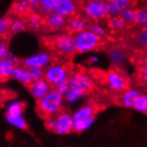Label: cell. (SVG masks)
Here are the masks:
<instances>
[{
  "label": "cell",
  "instance_id": "19",
  "mask_svg": "<svg viewBox=\"0 0 147 147\" xmlns=\"http://www.w3.org/2000/svg\"><path fill=\"white\" fill-rule=\"evenodd\" d=\"M43 22H44V19L43 16L39 12L35 13H30V14L27 17V21H26V24L30 29H38L40 28Z\"/></svg>",
  "mask_w": 147,
  "mask_h": 147
},
{
  "label": "cell",
  "instance_id": "34",
  "mask_svg": "<svg viewBox=\"0 0 147 147\" xmlns=\"http://www.w3.org/2000/svg\"><path fill=\"white\" fill-rule=\"evenodd\" d=\"M14 96V94L7 89H0V108H1L5 102Z\"/></svg>",
  "mask_w": 147,
  "mask_h": 147
},
{
  "label": "cell",
  "instance_id": "13",
  "mask_svg": "<svg viewBox=\"0 0 147 147\" xmlns=\"http://www.w3.org/2000/svg\"><path fill=\"white\" fill-rule=\"evenodd\" d=\"M66 30L71 34H78L81 31L88 30V23L81 17H71L66 22Z\"/></svg>",
  "mask_w": 147,
  "mask_h": 147
},
{
  "label": "cell",
  "instance_id": "15",
  "mask_svg": "<svg viewBox=\"0 0 147 147\" xmlns=\"http://www.w3.org/2000/svg\"><path fill=\"white\" fill-rule=\"evenodd\" d=\"M140 96V93L136 89H127L122 93H120L119 98V102L120 105L124 107L131 108L134 106L136 100Z\"/></svg>",
  "mask_w": 147,
  "mask_h": 147
},
{
  "label": "cell",
  "instance_id": "26",
  "mask_svg": "<svg viewBox=\"0 0 147 147\" xmlns=\"http://www.w3.org/2000/svg\"><path fill=\"white\" fill-rule=\"evenodd\" d=\"M13 12L18 15H24L29 13V3L26 0H18L13 5Z\"/></svg>",
  "mask_w": 147,
  "mask_h": 147
},
{
  "label": "cell",
  "instance_id": "23",
  "mask_svg": "<svg viewBox=\"0 0 147 147\" xmlns=\"http://www.w3.org/2000/svg\"><path fill=\"white\" fill-rule=\"evenodd\" d=\"M88 30L91 31L93 34H94L96 37H98L99 38L105 37V34H106L105 28L103 27V25L102 23L98 22H93L89 23L88 26Z\"/></svg>",
  "mask_w": 147,
  "mask_h": 147
},
{
  "label": "cell",
  "instance_id": "37",
  "mask_svg": "<svg viewBox=\"0 0 147 147\" xmlns=\"http://www.w3.org/2000/svg\"><path fill=\"white\" fill-rule=\"evenodd\" d=\"M8 46L5 42H0V60L5 59V55L8 53Z\"/></svg>",
  "mask_w": 147,
  "mask_h": 147
},
{
  "label": "cell",
  "instance_id": "39",
  "mask_svg": "<svg viewBox=\"0 0 147 147\" xmlns=\"http://www.w3.org/2000/svg\"><path fill=\"white\" fill-rule=\"evenodd\" d=\"M39 11L47 15L54 13L55 12V7L54 6H50V5H40L39 7Z\"/></svg>",
  "mask_w": 147,
  "mask_h": 147
},
{
  "label": "cell",
  "instance_id": "32",
  "mask_svg": "<svg viewBox=\"0 0 147 147\" xmlns=\"http://www.w3.org/2000/svg\"><path fill=\"white\" fill-rule=\"evenodd\" d=\"M11 19L8 17H2L0 18V36L5 35L7 32L10 31Z\"/></svg>",
  "mask_w": 147,
  "mask_h": 147
},
{
  "label": "cell",
  "instance_id": "41",
  "mask_svg": "<svg viewBox=\"0 0 147 147\" xmlns=\"http://www.w3.org/2000/svg\"><path fill=\"white\" fill-rule=\"evenodd\" d=\"M39 4H29V12L30 13H35V12H38L39 11Z\"/></svg>",
  "mask_w": 147,
  "mask_h": 147
},
{
  "label": "cell",
  "instance_id": "11",
  "mask_svg": "<svg viewBox=\"0 0 147 147\" xmlns=\"http://www.w3.org/2000/svg\"><path fill=\"white\" fill-rule=\"evenodd\" d=\"M28 88L32 94V96L37 101H38L52 90V86L45 79H41L31 82V84L28 86Z\"/></svg>",
  "mask_w": 147,
  "mask_h": 147
},
{
  "label": "cell",
  "instance_id": "9",
  "mask_svg": "<svg viewBox=\"0 0 147 147\" xmlns=\"http://www.w3.org/2000/svg\"><path fill=\"white\" fill-rule=\"evenodd\" d=\"M55 126L54 132L59 135H67L72 131V116L67 111H61L55 116Z\"/></svg>",
  "mask_w": 147,
  "mask_h": 147
},
{
  "label": "cell",
  "instance_id": "43",
  "mask_svg": "<svg viewBox=\"0 0 147 147\" xmlns=\"http://www.w3.org/2000/svg\"><path fill=\"white\" fill-rule=\"evenodd\" d=\"M99 62V58L97 56H91L88 59V63L91 64H94V63H97Z\"/></svg>",
  "mask_w": 147,
  "mask_h": 147
},
{
  "label": "cell",
  "instance_id": "2",
  "mask_svg": "<svg viewBox=\"0 0 147 147\" xmlns=\"http://www.w3.org/2000/svg\"><path fill=\"white\" fill-rule=\"evenodd\" d=\"M96 112L97 109L96 106L91 105L79 109L72 116V130L77 133H81L89 128L94 121V115Z\"/></svg>",
  "mask_w": 147,
  "mask_h": 147
},
{
  "label": "cell",
  "instance_id": "40",
  "mask_svg": "<svg viewBox=\"0 0 147 147\" xmlns=\"http://www.w3.org/2000/svg\"><path fill=\"white\" fill-rule=\"evenodd\" d=\"M62 0H40L39 5H50V6H55L59 2Z\"/></svg>",
  "mask_w": 147,
  "mask_h": 147
},
{
  "label": "cell",
  "instance_id": "1",
  "mask_svg": "<svg viewBox=\"0 0 147 147\" xmlns=\"http://www.w3.org/2000/svg\"><path fill=\"white\" fill-rule=\"evenodd\" d=\"M63 110V97L52 89L46 96L38 101L36 111L44 119L55 116Z\"/></svg>",
  "mask_w": 147,
  "mask_h": 147
},
{
  "label": "cell",
  "instance_id": "3",
  "mask_svg": "<svg viewBox=\"0 0 147 147\" xmlns=\"http://www.w3.org/2000/svg\"><path fill=\"white\" fill-rule=\"evenodd\" d=\"M76 52L80 54L96 49L101 44V38L96 37L88 30L76 34L74 37Z\"/></svg>",
  "mask_w": 147,
  "mask_h": 147
},
{
  "label": "cell",
  "instance_id": "14",
  "mask_svg": "<svg viewBox=\"0 0 147 147\" xmlns=\"http://www.w3.org/2000/svg\"><path fill=\"white\" fill-rule=\"evenodd\" d=\"M132 0H114L108 2V13L110 16H120L126 9L131 7Z\"/></svg>",
  "mask_w": 147,
  "mask_h": 147
},
{
  "label": "cell",
  "instance_id": "8",
  "mask_svg": "<svg viewBox=\"0 0 147 147\" xmlns=\"http://www.w3.org/2000/svg\"><path fill=\"white\" fill-rule=\"evenodd\" d=\"M53 47L63 55H72L75 52L74 37L71 34H60L52 41Z\"/></svg>",
  "mask_w": 147,
  "mask_h": 147
},
{
  "label": "cell",
  "instance_id": "38",
  "mask_svg": "<svg viewBox=\"0 0 147 147\" xmlns=\"http://www.w3.org/2000/svg\"><path fill=\"white\" fill-rule=\"evenodd\" d=\"M45 120H46L45 124H46L47 128L48 129V130H51V131L54 132L55 126V116L50 117V118H48V119H47Z\"/></svg>",
  "mask_w": 147,
  "mask_h": 147
},
{
  "label": "cell",
  "instance_id": "4",
  "mask_svg": "<svg viewBox=\"0 0 147 147\" xmlns=\"http://www.w3.org/2000/svg\"><path fill=\"white\" fill-rule=\"evenodd\" d=\"M83 12L88 19L98 22L107 18L108 2L105 0H91L88 1L83 6Z\"/></svg>",
  "mask_w": 147,
  "mask_h": 147
},
{
  "label": "cell",
  "instance_id": "45",
  "mask_svg": "<svg viewBox=\"0 0 147 147\" xmlns=\"http://www.w3.org/2000/svg\"><path fill=\"white\" fill-rule=\"evenodd\" d=\"M105 1H107V2H111V1H114V0H105Z\"/></svg>",
  "mask_w": 147,
  "mask_h": 147
},
{
  "label": "cell",
  "instance_id": "10",
  "mask_svg": "<svg viewBox=\"0 0 147 147\" xmlns=\"http://www.w3.org/2000/svg\"><path fill=\"white\" fill-rule=\"evenodd\" d=\"M53 61V57L47 53H38L32 56L26 58L23 62L24 67L26 68H39L42 69L48 64H50Z\"/></svg>",
  "mask_w": 147,
  "mask_h": 147
},
{
  "label": "cell",
  "instance_id": "44",
  "mask_svg": "<svg viewBox=\"0 0 147 147\" xmlns=\"http://www.w3.org/2000/svg\"><path fill=\"white\" fill-rule=\"evenodd\" d=\"M29 4H31V3H34V4H39L40 0H26Z\"/></svg>",
  "mask_w": 147,
  "mask_h": 147
},
{
  "label": "cell",
  "instance_id": "46",
  "mask_svg": "<svg viewBox=\"0 0 147 147\" xmlns=\"http://www.w3.org/2000/svg\"><path fill=\"white\" fill-rule=\"evenodd\" d=\"M88 1H91V0H88Z\"/></svg>",
  "mask_w": 147,
  "mask_h": 147
},
{
  "label": "cell",
  "instance_id": "29",
  "mask_svg": "<svg viewBox=\"0 0 147 147\" xmlns=\"http://www.w3.org/2000/svg\"><path fill=\"white\" fill-rule=\"evenodd\" d=\"M133 108L138 111L146 113V111H147V96L145 94H140V96L136 100Z\"/></svg>",
  "mask_w": 147,
  "mask_h": 147
},
{
  "label": "cell",
  "instance_id": "22",
  "mask_svg": "<svg viewBox=\"0 0 147 147\" xmlns=\"http://www.w3.org/2000/svg\"><path fill=\"white\" fill-rule=\"evenodd\" d=\"M5 118H6V120L8 122L17 128L22 129V130H25V129L28 128L27 122H26V120L23 119L22 115H18V116H8V115H6Z\"/></svg>",
  "mask_w": 147,
  "mask_h": 147
},
{
  "label": "cell",
  "instance_id": "5",
  "mask_svg": "<svg viewBox=\"0 0 147 147\" xmlns=\"http://www.w3.org/2000/svg\"><path fill=\"white\" fill-rule=\"evenodd\" d=\"M68 84L70 89L80 91L86 94L92 91L94 88V81L92 78L85 71H81L71 73L68 78Z\"/></svg>",
  "mask_w": 147,
  "mask_h": 147
},
{
  "label": "cell",
  "instance_id": "25",
  "mask_svg": "<svg viewBox=\"0 0 147 147\" xmlns=\"http://www.w3.org/2000/svg\"><path fill=\"white\" fill-rule=\"evenodd\" d=\"M27 24H26V21L22 18H15L13 21H11V26H10V31L12 33H19L23 31Z\"/></svg>",
  "mask_w": 147,
  "mask_h": 147
},
{
  "label": "cell",
  "instance_id": "30",
  "mask_svg": "<svg viewBox=\"0 0 147 147\" xmlns=\"http://www.w3.org/2000/svg\"><path fill=\"white\" fill-rule=\"evenodd\" d=\"M54 88V91L56 92L59 96H61L62 97L63 96H65L66 94L70 91V86H69V84H68V80H65V81H63L61 83H59L57 85H55Z\"/></svg>",
  "mask_w": 147,
  "mask_h": 147
},
{
  "label": "cell",
  "instance_id": "31",
  "mask_svg": "<svg viewBox=\"0 0 147 147\" xmlns=\"http://www.w3.org/2000/svg\"><path fill=\"white\" fill-rule=\"evenodd\" d=\"M110 58L112 63L114 64H120L124 62L125 60V55L123 52L119 50H113L111 52L110 54Z\"/></svg>",
  "mask_w": 147,
  "mask_h": 147
},
{
  "label": "cell",
  "instance_id": "42",
  "mask_svg": "<svg viewBox=\"0 0 147 147\" xmlns=\"http://www.w3.org/2000/svg\"><path fill=\"white\" fill-rule=\"evenodd\" d=\"M139 76L141 77V79H144V81L146 82V79H147V71H146V65L144 66V68L142 67L140 69V71H139Z\"/></svg>",
  "mask_w": 147,
  "mask_h": 147
},
{
  "label": "cell",
  "instance_id": "33",
  "mask_svg": "<svg viewBox=\"0 0 147 147\" xmlns=\"http://www.w3.org/2000/svg\"><path fill=\"white\" fill-rule=\"evenodd\" d=\"M28 71H29V74L30 76V79H31L32 82L41 80V79H44V71H43V69L30 68V69H28Z\"/></svg>",
  "mask_w": 147,
  "mask_h": 147
},
{
  "label": "cell",
  "instance_id": "21",
  "mask_svg": "<svg viewBox=\"0 0 147 147\" xmlns=\"http://www.w3.org/2000/svg\"><path fill=\"white\" fill-rule=\"evenodd\" d=\"M127 23L120 16H111L108 20L109 28L114 31H121L127 27Z\"/></svg>",
  "mask_w": 147,
  "mask_h": 147
},
{
  "label": "cell",
  "instance_id": "20",
  "mask_svg": "<svg viewBox=\"0 0 147 147\" xmlns=\"http://www.w3.org/2000/svg\"><path fill=\"white\" fill-rule=\"evenodd\" d=\"M25 103L22 102H13L6 108V115L8 116H18L22 115L25 109Z\"/></svg>",
  "mask_w": 147,
  "mask_h": 147
},
{
  "label": "cell",
  "instance_id": "17",
  "mask_svg": "<svg viewBox=\"0 0 147 147\" xmlns=\"http://www.w3.org/2000/svg\"><path fill=\"white\" fill-rule=\"evenodd\" d=\"M12 77L16 80H18L22 84L29 86L32 80L30 79V76L29 74V71L26 67H22V66H17L14 68V70L13 71Z\"/></svg>",
  "mask_w": 147,
  "mask_h": 147
},
{
  "label": "cell",
  "instance_id": "16",
  "mask_svg": "<svg viewBox=\"0 0 147 147\" xmlns=\"http://www.w3.org/2000/svg\"><path fill=\"white\" fill-rule=\"evenodd\" d=\"M44 22L46 25L50 29L53 30H57L63 28L66 25L67 20L64 17L59 15L56 13H52L46 16V18L44 19Z\"/></svg>",
  "mask_w": 147,
  "mask_h": 147
},
{
  "label": "cell",
  "instance_id": "28",
  "mask_svg": "<svg viewBox=\"0 0 147 147\" xmlns=\"http://www.w3.org/2000/svg\"><path fill=\"white\" fill-rule=\"evenodd\" d=\"M86 96V94L83 93V92H80V91H78V90H72V89H70L66 96H65V99L68 102L70 103H73L77 101H79L80 99L83 98L84 96Z\"/></svg>",
  "mask_w": 147,
  "mask_h": 147
},
{
  "label": "cell",
  "instance_id": "7",
  "mask_svg": "<svg viewBox=\"0 0 147 147\" xmlns=\"http://www.w3.org/2000/svg\"><path fill=\"white\" fill-rule=\"evenodd\" d=\"M70 75V69L66 65L54 64L49 66L47 71H44V79L51 86H55L63 81L68 80Z\"/></svg>",
  "mask_w": 147,
  "mask_h": 147
},
{
  "label": "cell",
  "instance_id": "36",
  "mask_svg": "<svg viewBox=\"0 0 147 147\" xmlns=\"http://www.w3.org/2000/svg\"><path fill=\"white\" fill-rule=\"evenodd\" d=\"M5 60H6L8 63H11L14 67L19 66V64H20V60L17 58L14 55L11 54L10 52H8V53H7V55L5 57Z\"/></svg>",
  "mask_w": 147,
  "mask_h": 147
},
{
  "label": "cell",
  "instance_id": "27",
  "mask_svg": "<svg viewBox=\"0 0 147 147\" xmlns=\"http://www.w3.org/2000/svg\"><path fill=\"white\" fill-rule=\"evenodd\" d=\"M136 9H135L132 6L128 7L127 9H126L120 14V17L124 20L127 24H134L136 23Z\"/></svg>",
  "mask_w": 147,
  "mask_h": 147
},
{
  "label": "cell",
  "instance_id": "35",
  "mask_svg": "<svg viewBox=\"0 0 147 147\" xmlns=\"http://www.w3.org/2000/svg\"><path fill=\"white\" fill-rule=\"evenodd\" d=\"M137 41L138 43L144 47L147 46V31L145 29H143L137 35Z\"/></svg>",
  "mask_w": 147,
  "mask_h": 147
},
{
  "label": "cell",
  "instance_id": "6",
  "mask_svg": "<svg viewBox=\"0 0 147 147\" xmlns=\"http://www.w3.org/2000/svg\"><path fill=\"white\" fill-rule=\"evenodd\" d=\"M105 83L109 88L118 93H122L129 89V80L127 77L116 69L109 71L105 75Z\"/></svg>",
  "mask_w": 147,
  "mask_h": 147
},
{
  "label": "cell",
  "instance_id": "12",
  "mask_svg": "<svg viewBox=\"0 0 147 147\" xmlns=\"http://www.w3.org/2000/svg\"><path fill=\"white\" fill-rule=\"evenodd\" d=\"M76 0H62L55 6V13L64 17L65 19L71 18L77 11Z\"/></svg>",
  "mask_w": 147,
  "mask_h": 147
},
{
  "label": "cell",
  "instance_id": "18",
  "mask_svg": "<svg viewBox=\"0 0 147 147\" xmlns=\"http://www.w3.org/2000/svg\"><path fill=\"white\" fill-rule=\"evenodd\" d=\"M14 68L15 67L8 63L6 60H0V82L5 81L12 77Z\"/></svg>",
  "mask_w": 147,
  "mask_h": 147
},
{
  "label": "cell",
  "instance_id": "24",
  "mask_svg": "<svg viewBox=\"0 0 147 147\" xmlns=\"http://www.w3.org/2000/svg\"><path fill=\"white\" fill-rule=\"evenodd\" d=\"M136 23L143 29L147 27V10L146 8L136 9Z\"/></svg>",
  "mask_w": 147,
  "mask_h": 147
}]
</instances>
